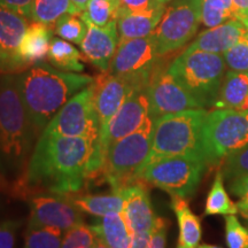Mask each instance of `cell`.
I'll return each mask as SVG.
<instances>
[{
	"instance_id": "cb8c5ba5",
	"label": "cell",
	"mask_w": 248,
	"mask_h": 248,
	"mask_svg": "<svg viewBox=\"0 0 248 248\" xmlns=\"http://www.w3.org/2000/svg\"><path fill=\"white\" fill-rule=\"evenodd\" d=\"M90 226L95 237L111 248H129L131 232L122 213H113L99 217V219Z\"/></svg>"
},
{
	"instance_id": "4dcf8cb0",
	"label": "cell",
	"mask_w": 248,
	"mask_h": 248,
	"mask_svg": "<svg viewBox=\"0 0 248 248\" xmlns=\"http://www.w3.org/2000/svg\"><path fill=\"white\" fill-rule=\"evenodd\" d=\"M64 232L55 228H28L24 248H61Z\"/></svg>"
},
{
	"instance_id": "8d00e7d4",
	"label": "cell",
	"mask_w": 248,
	"mask_h": 248,
	"mask_svg": "<svg viewBox=\"0 0 248 248\" xmlns=\"http://www.w3.org/2000/svg\"><path fill=\"white\" fill-rule=\"evenodd\" d=\"M20 226L21 223L17 221L0 222V248H14Z\"/></svg>"
},
{
	"instance_id": "d590c367",
	"label": "cell",
	"mask_w": 248,
	"mask_h": 248,
	"mask_svg": "<svg viewBox=\"0 0 248 248\" xmlns=\"http://www.w3.org/2000/svg\"><path fill=\"white\" fill-rule=\"evenodd\" d=\"M226 68L248 73V38L241 40L222 54Z\"/></svg>"
},
{
	"instance_id": "681fc988",
	"label": "cell",
	"mask_w": 248,
	"mask_h": 248,
	"mask_svg": "<svg viewBox=\"0 0 248 248\" xmlns=\"http://www.w3.org/2000/svg\"><path fill=\"white\" fill-rule=\"evenodd\" d=\"M161 2H163V4H168V2H170V1H172V0H160Z\"/></svg>"
},
{
	"instance_id": "5b68a950",
	"label": "cell",
	"mask_w": 248,
	"mask_h": 248,
	"mask_svg": "<svg viewBox=\"0 0 248 248\" xmlns=\"http://www.w3.org/2000/svg\"><path fill=\"white\" fill-rule=\"evenodd\" d=\"M168 71L201 108L207 109L215 104L226 64L222 54L185 49L172 61Z\"/></svg>"
},
{
	"instance_id": "e575fe53",
	"label": "cell",
	"mask_w": 248,
	"mask_h": 248,
	"mask_svg": "<svg viewBox=\"0 0 248 248\" xmlns=\"http://www.w3.org/2000/svg\"><path fill=\"white\" fill-rule=\"evenodd\" d=\"M225 243L228 248H248V226L235 215L225 216Z\"/></svg>"
},
{
	"instance_id": "c3c4849f",
	"label": "cell",
	"mask_w": 248,
	"mask_h": 248,
	"mask_svg": "<svg viewBox=\"0 0 248 248\" xmlns=\"http://www.w3.org/2000/svg\"><path fill=\"white\" fill-rule=\"evenodd\" d=\"M241 22H243V24L245 26V28H246V30H247V32H248V15L247 16H245V17H243L241 18Z\"/></svg>"
},
{
	"instance_id": "7bdbcfd3",
	"label": "cell",
	"mask_w": 248,
	"mask_h": 248,
	"mask_svg": "<svg viewBox=\"0 0 248 248\" xmlns=\"http://www.w3.org/2000/svg\"><path fill=\"white\" fill-rule=\"evenodd\" d=\"M233 2V11L237 20L247 16L248 15V0H232Z\"/></svg>"
},
{
	"instance_id": "74e56055",
	"label": "cell",
	"mask_w": 248,
	"mask_h": 248,
	"mask_svg": "<svg viewBox=\"0 0 248 248\" xmlns=\"http://www.w3.org/2000/svg\"><path fill=\"white\" fill-rule=\"evenodd\" d=\"M168 225L167 219L162 218V217H157L153 229H152L151 241L147 248H166Z\"/></svg>"
},
{
	"instance_id": "4fadbf2b",
	"label": "cell",
	"mask_w": 248,
	"mask_h": 248,
	"mask_svg": "<svg viewBox=\"0 0 248 248\" xmlns=\"http://www.w3.org/2000/svg\"><path fill=\"white\" fill-rule=\"evenodd\" d=\"M152 119L175 114L194 108H201L198 101L162 66H157L147 85Z\"/></svg>"
},
{
	"instance_id": "52a82bcc",
	"label": "cell",
	"mask_w": 248,
	"mask_h": 248,
	"mask_svg": "<svg viewBox=\"0 0 248 248\" xmlns=\"http://www.w3.org/2000/svg\"><path fill=\"white\" fill-rule=\"evenodd\" d=\"M248 145V110H208L201 132V151L207 166H221L228 155Z\"/></svg>"
},
{
	"instance_id": "ffe728a7",
	"label": "cell",
	"mask_w": 248,
	"mask_h": 248,
	"mask_svg": "<svg viewBox=\"0 0 248 248\" xmlns=\"http://www.w3.org/2000/svg\"><path fill=\"white\" fill-rule=\"evenodd\" d=\"M167 4H159L142 12H126L121 9L117 16L120 42L151 36L160 23Z\"/></svg>"
},
{
	"instance_id": "484cf974",
	"label": "cell",
	"mask_w": 248,
	"mask_h": 248,
	"mask_svg": "<svg viewBox=\"0 0 248 248\" xmlns=\"http://www.w3.org/2000/svg\"><path fill=\"white\" fill-rule=\"evenodd\" d=\"M82 55L71 43L54 37L49 46L47 60L57 69L69 73H80L84 70V64L80 61Z\"/></svg>"
},
{
	"instance_id": "d6a6232c",
	"label": "cell",
	"mask_w": 248,
	"mask_h": 248,
	"mask_svg": "<svg viewBox=\"0 0 248 248\" xmlns=\"http://www.w3.org/2000/svg\"><path fill=\"white\" fill-rule=\"evenodd\" d=\"M222 175L226 181L248 175V145L225 157L221 164Z\"/></svg>"
},
{
	"instance_id": "60d3db41",
	"label": "cell",
	"mask_w": 248,
	"mask_h": 248,
	"mask_svg": "<svg viewBox=\"0 0 248 248\" xmlns=\"http://www.w3.org/2000/svg\"><path fill=\"white\" fill-rule=\"evenodd\" d=\"M230 192L235 197L248 198V175L234 178L229 182Z\"/></svg>"
},
{
	"instance_id": "83f0119b",
	"label": "cell",
	"mask_w": 248,
	"mask_h": 248,
	"mask_svg": "<svg viewBox=\"0 0 248 248\" xmlns=\"http://www.w3.org/2000/svg\"><path fill=\"white\" fill-rule=\"evenodd\" d=\"M77 14L78 11L71 0H33L32 21L55 24L64 15Z\"/></svg>"
},
{
	"instance_id": "f35d334b",
	"label": "cell",
	"mask_w": 248,
	"mask_h": 248,
	"mask_svg": "<svg viewBox=\"0 0 248 248\" xmlns=\"http://www.w3.org/2000/svg\"><path fill=\"white\" fill-rule=\"evenodd\" d=\"M0 6L32 21L33 0H0Z\"/></svg>"
},
{
	"instance_id": "d6986e66",
	"label": "cell",
	"mask_w": 248,
	"mask_h": 248,
	"mask_svg": "<svg viewBox=\"0 0 248 248\" xmlns=\"http://www.w3.org/2000/svg\"><path fill=\"white\" fill-rule=\"evenodd\" d=\"M248 38L246 28L240 20H229L214 28L206 30L195 37L187 46L186 51H204L209 53L223 54L229 48Z\"/></svg>"
},
{
	"instance_id": "5bb4252c",
	"label": "cell",
	"mask_w": 248,
	"mask_h": 248,
	"mask_svg": "<svg viewBox=\"0 0 248 248\" xmlns=\"http://www.w3.org/2000/svg\"><path fill=\"white\" fill-rule=\"evenodd\" d=\"M150 116L147 86H136L115 115L101 129L99 141L104 155L114 142L137 131Z\"/></svg>"
},
{
	"instance_id": "7dc6e473",
	"label": "cell",
	"mask_w": 248,
	"mask_h": 248,
	"mask_svg": "<svg viewBox=\"0 0 248 248\" xmlns=\"http://www.w3.org/2000/svg\"><path fill=\"white\" fill-rule=\"evenodd\" d=\"M199 248H222L219 246H216V245H209V244H202L200 245Z\"/></svg>"
},
{
	"instance_id": "4316f807",
	"label": "cell",
	"mask_w": 248,
	"mask_h": 248,
	"mask_svg": "<svg viewBox=\"0 0 248 248\" xmlns=\"http://www.w3.org/2000/svg\"><path fill=\"white\" fill-rule=\"evenodd\" d=\"M238 213L237 204L230 199L224 186V177L222 171L218 170L214 178L212 188L207 195L206 206H204V215H235Z\"/></svg>"
},
{
	"instance_id": "277c9868",
	"label": "cell",
	"mask_w": 248,
	"mask_h": 248,
	"mask_svg": "<svg viewBox=\"0 0 248 248\" xmlns=\"http://www.w3.org/2000/svg\"><path fill=\"white\" fill-rule=\"evenodd\" d=\"M207 113L206 108H194L154 119L151 152L142 168L164 157L202 155L201 132Z\"/></svg>"
},
{
	"instance_id": "2e32d148",
	"label": "cell",
	"mask_w": 248,
	"mask_h": 248,
	"mask_svg": "<svg viewBox=\"0 0 248 248\" xmlns=\"http://www.w3.org/2000/svg\"><path fill=\"white\" fill-rule=\"evenodd\" d=\"M93 85V102L101 131V129L117 113L136 85L124 77L111 75L109 73H102L94 79Z\"/></svg>"
},
{
	"instance_id": "1f68e13d",
	"label": "cell",
	"mask_w": 248,
	"mask_h": 248,
	"mask_svg": "<svg viewBox=\"0 0 248 248\" xmlns=\"http://www.w3.org/2000/svg\"><path fill=\"white\" fill-rule=\"evenodd\" d=\"M86 30L88 27L85 21L82 16H77V14L64 15L54 24V32L58 37L76 45H80V43L83 42Z\"/></svg>"
},
{
	"instance_id": "bcb514c9",
	"label": "cell",
	"mask_w": 248,
	"mask_h": 248,
	"mask_svg": "<svg viewBox=\"0 0 248 248\" xmlns=\"http://www.w3.org/2000/svg\"><path fill=\"white\" fill-rule=\"evenodd\" d=\"M92 248H111V247L108 246V245L105 244L104 241H101L100 239H98L97 238V240H95V243L92 246Z\"/></svg>"
},
{
	"instance_id": "8fae6325",
	"label": "cell",
	"mask_w": 248,
	"mask_h": 248,
	"mask_svg": "<svg viewBox=\"0 0 248 248\" xmlns=\"http://www.w3.org/2000/svg\"><path fill=\"white\" fill-rule=\"evenodd\" d=\"M160 58L152 35L123 40L119 43L107 73L124 77L136 86H147Z\"/></svg>"
},
{
	"instance_id": "8992f818",
	"label": "cell",
	"mask_w": 248,
	"mask_h": 248,
	"mask_svg": "<svg viewBox=\"0 0 248 248\" xmlns=\"http://www.w3.org/2000/svg\"><path fill=\"white\" fill-rule=\"evenodd\" d=\"M153 124L150 116L137 131L114 142L105 153L100 176L111 190H123L139 181V172L151 152Z\"/></svg>"
},
{
	"instance_id": "7402d4cb",
	"label": "cell",
	"mask_w": 248,
	"mask_h": 248,
	"mask_svg": "<svg viewBox=\"0 0 248 248\" xmlns=\"http://www.w3.org/2000/svg\"><path fill=\"white\" fill-rule=\"evenodd\" d=\"M213 108L248 110V73L226 71Z\"/></svg>"
},
{
	"instance_id": "7a4b0ae2",
	"label": "cell",
	"mask_w": 248,
	"mask_h": 248,
	"mask_svg": "<svg viewBox=\"0 0 248 248\" xmlns=\"http://www.w3.org/2000/svg\"><path fill=\"white\" fill-rule=\"evenodd\" d=\"M39 133L31 123L16 74H0V185L20 184Z\"/></svg>"
},
{
	"instance_id": "e0dca14e",
	"label": "cell",
	"mask_w": 248,
	"mask_h": 248,
	"mask_svg": "<svg viewBox=\"0 0 248 248\" xmlns=\"http://www.w3.org/2000/svg\"><path fill=\"white\" fill-rule=\"evenodd\" d=\"M82 18L85 21L88 30L79 45L80 49L93 66L102 73H107L120 43L117 22L113 21L106 27H98L86 18Z\"/></svg>"
},
{
	"instance_id": "ac0fdd59",
	"label": "cell",
	"mask_w": 248,
	"mask_h": 248,
	"mask_svg": "<svg viewBox=\"0 0 248 248\" xmlns=\"http://www.w3.org/2000/svg\"><path fill=\"white\" fill-rule=\"evenodd\" d=\"M122 215L131 233L152 231L156 221L147 184L137 181L122 190Z\"/></svg>"
},
{
	"instance_id": "f546056e",
	"label": "cell",
	"mask_w": 248,
	"mask_h": 248,
	"mask_svg": "<svg viewBox=\"0 0 248 248\" xmlns=\"http://www.w3.org/2000/svg\"><path fill=\"white\" fill-rule=\"evenodd\" d=\"M200 13L201 23L206 28H214L235 18L233 7L226 0H201Z\"/></svg>"
},
{
	"instance_id": "f6af8a7d",
	"label": "cell",
	"mask_w": 248,
	"mask_h": 248,
	"mask_svg": "<svg viewBox=\"0 0 248 248\" xmlns=\"http://www.w3.org/2000/svg\"><path fill=\"white\" fill-rule=\"evenodd\" d=\"M71 2H73V4L75 5V7L77 8V11H78V13L82 14L83 12H84L85 6L89 2V0H71Z\"/></svg>"
},
{
	"instance_id": "ee69618b",
	"label": "cell",
	"mask_w": 248,
	"mask_h": 248,
	"mask_svg": "<svg viewBox=\"0 0 248 248\" xmlns=\"http://www.w3.org/2000/svg\"><path fill=\"white\" fill-rule=\"evenodd\" d=\"M235 204H237L238 213H240V215L248 221V198H241Z\"/></svg>"
},
{
	"instance_id": "6da1fadb",
	"label": "cell",
	"mask_w": 248,
	"mask_h": 248,
	"mask_svg": "<svg viewBox=\"0 0 248 248\" xmlns=\"http://www.w3.org/2000/svg\"><path fill=\"white\" fill-rule=\"evenodd\" d=\"M104 161L99 140L42 133L15 191L24 195L77 193L101 172Z\"/></svg>"
},
{
	"instance_id": "836d02e7",
	"label": "cell",
	"mask_w": 248,
	"mask_h": 248,
	"mask_svg": "<svg viewBox=\"0 0 248 248\" xmlns=\"http://www.w3.org/2000/svg\"><path fill=\"white\" fill-rule=\"evenodd\" d=\"M95 240L97 237L91 226L82 223L64 232L61 248H92Z\"/></svg>"
},
{
	"instance_id": "ab89813d",
	"label": "cell",
	"mask_w": 248,
	"mask_h": 248,
	"mask_svg": "<svg viewBox=\"0 0 248 248\" xmlns=\"http://www.w3.org/2000/svg\"><path fill=\"white\" fill-rule=\"evenodd\" d=\"M121 9L126 12H142L163 4L160 0H120Z\"/></svg>"
},
{
	"instance_id": "7c38bea8",
	"label": "cell",
	"mask_w": 248,
	"mask_h": 248,
	"mask_svg": "<svg viewBox=\"0 0 248 248\" xmlns=\"http://www.w3.org/2000/svg\"><path fill=\"white\" fill-rule=\"evenodd\" d=\"M28 228H55L66 232L84 223V216L69 194L35 193L29 199Z\"/></svg>"
},
{
	"instance_id": "9a60e30c",
	"label": "cell",
	"mask_w": 248,
	"mask_h": 248,
	"mask_svg": "<svg viewBox=\"0 0 248 248\" xmlns=\"http://www.w3.org/2000/svg\"><path fill=\"white\" fill-rule=\"evenodd\" d=\"M28 27V18L0 6V74H20L28 69L18 52Z\"/></svg>"
},
{
	"instance_id": "9c48e42d",
	"label": "cell",
	"mask_w": 248,
	"mask_h": 248,
	"mask_svg": "<svg viewBox=\"0 0 248 248\" xmlns=\"http://www.w3.org/2000/svg\"><path fill=\"white\" fill-rule=\"evenodd\" d=\"M201 0H172L167 4L152 36L160 57L172 53L197 35L201 24Z\"/></svg>"
},
{
	"instance_id": "3957f363",
	"label": "cell",
	"mask_w": 248,
	"mask_h": 248,
	"mask_svg": "<svg viewBox=\"0 0 248 248\" xmlns=\"http://www.w3.org/2000/svg\"><path fill=\"white\" fill-rule=\"evenodd\" d=\"M21 98L39 136L74 95L91 85V76L57 69L39 62L16 74Z\"/></svg>"
},
{
	"instance_id": "ba28073f",
	"label": "cell",
	"mask_w": 248,
	"mask_h": 248,
	"mask_svg": "<svg viewBox=\"0 0 248 248\" xmlns=\"http://www.w3.org/2000/svg\"><path fill=\"white\" fill-rule=\"evenodd\" d=\"M207 167L202 155H176L144 167L138 179L166 191L171 197L187 199L197 191Z\"/></svg>"
},
{
	"instance_id": "30bf717a",
	"label": "cell",
	"mask_w": 248,
	"mask_h": 248,
	"mask_svg": "<svg viewBox=\"0 0 248 248\" xmlns=\"http://www.w3.org/2000/svg\"><path fill=\"white\" fill-rule=\"evenodd\" d=\"M93 97L94 85L92 83L74 95L59 110L57 115L49 121L43 133L99 140L100 124L95 113Z\"/></svg>"
},
{
	"instance_id": "d4e9b609",
	"label": "cell",
	"mask_w": 248,
	"mask_h": 248,
	"mask_svg": "<svg viewBox=\"0 0 248 248\" xmlns=\"http://www.w3.org/2000/svg\"><path fill=\"white\" fill-rule=\"evenodd\" d=\"M83 213L101 217L113 213H122V190H111L109 193L101 194H77L68 193Z\"/></svg>"
},
{
	"instance_id": "603a6c76",
	"label": "cell",
	"mask_w": 248,
	"mask_h": 248,
	"mask_svg": "<svg viewBox=\"0 0 248 248\" xmlns=\"http://www.w3.org/2000/svg\"><path fill=\"white\" fill-rule=\"evenodd\" d=\"M171 208L178 223V240L176 248H199L202 228L199 216L192 212L187 200L171 197Z\"/></svg>"
},
{
	"instance_id": "f1b7e54d",
	"label": "cell",
	"mask_w": 248,
	"mask_h": 248,
	"mask_svg": "<svg viewBox=\"0 0 248 248\" xmlns=\"http://www.w3.org/2000/svg\"><path fill=\"white\" fill-rule=\"evenodd\" d=\"M120 11V0H89L82 17L98 27H106L113 21H117Z\"/></svg>"
},
{
	"instance_id": "b9f144b4",
	"label": "cell",
	"mask_w": 248,
	"mask_h": 248,
	"mask_svg": "<svg viewBox=\"0 0 248 248\" xmlns=\"http://www.w3.org/2000/svg\"><path fill=\"white\" fill-rule=\"evenodd\" d=\"M152 231L133 232L131 233L129 248H147L151 241Z\"/></svg>"
},
{
	"instance_id": "44dd1931",
	"label": "cell",
	"mask_w": 248,
	"mask_h": 248,
	"mask_svg": "<svg viewBox=\"0 0 248 248\" xmlns=\"http://www.w3.org/2000/svg\"><path fill=\"white\" fill-rule=\"evenodd\" d=\"M54 31L51 24L42 22L29 23L20 45V57L23 63L29 68L33 64L44 62L47 58Z\"/></svg>"
}]
</instances>
